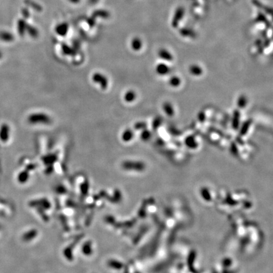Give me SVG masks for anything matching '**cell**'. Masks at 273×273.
<instances>
[{"label":"cell","instance_id":"6da1fadb","mask_svg":"<svg viewBox=\"0 0 273 273\" xmlns=\"http://www.w3.org/2000/svg\"><path fill=\"white\" fill-rule=\"evenodd\" d=\"M27 120L29 124L33 125H50L52 119L50 115L44 113H34L29 116Z\"/></svg>","mask_w":273,"mask_h":273},{"label":"cell","instance_id":"7a4b0ae2","mask_svg":"<svg viewBox=\"0 0 273 273\" xmlns=\"http://www.w3.org/2000/svg\"><path fill=\"white\" fill-rule=\"evenodd\" d=\"M122 168L128 171H142L146 168V164L140 161L127 160L122 163Z\"/></svg>","mask_w":273,"mask_h":273},{"label":"cell","instance_id":"3957f363","mask_svg":"<svg viewBox=\"0 0 273 273\" xmlns=\"http://www.w3.org/2000/svg\"><path fill=\"white\" fill-rule=\"evenodd\" d=\"M92 80L94 83L99 84L100 87L103 90L106 89L108 87L109 80L108 77L105 76L103 73L99 72H95L92 75Z\"/></svg>","mask_w":273,"mask_h":273},{"label":"cell","instance_id":"277c9868","mask_svg":"<svg viewBox=\"0 0 273 273\" xmlns=\"http://www.w3.org/2000/svg\"><path fill=\"white\" fill-rule=\"evenodd\" d=\"M171 67L164 62L158 63L155 67V72L159 76H166L169 75L171 72Z\"/></svg>","mask_w":273,"mask_h":273},{"label":"cell","instance_id":"5b68a950","mask_svg":"<svg viewBox=\"0 0 273 273\" xmlns=\"http://www.w3.org/2000/svg\"><path fill=\"white\" fill-rule=\"evenodd\" d=\"M241 113L240 109H235L233 112L232 117V127L235 130H238L241 125Z\"/></svg>","mask_w":273,"mask_h":273},{"label":"cell","instance_id":"8992f818","mask_svg":"<svg viewBox=\"0 0 273 273\" xmlns=\"http://www.w3.org/2000/svg\"><path fill=\"white\" fill-rule=\"evenodd\" d=\"M184 144L186 147L192 150L196 149L199 147V142L197 138L193 135L186 136L184 140Z\"/></svg>","mask_w":273,"mask_h":273},{"label":"cell","instance_id":"52a82bcc","mask_svg":"<svg viewBox=\"0 0 273 273\" xmlns=\"http://www.w3.org/2000/svg\"><path fill=\"white\" fill-rule=\"evenodd\" d=\"M162 108L164 114L168 117H173L175 115V107L173 104L169 101H166L163 104Z\"/></svg>","mask_w":273,"mask_h":273},{"label":"cell","instance_id":"ba28073f","mask_svg":"<svg viewBox=\"0 0 273 273\" xmlns=\"http://www.w3.org/2000/svg\"><path fill=\"white\" fill-rule=\"evenodd\" d=\"M189 72L194 77H200L203 74L204 70L201 66L197 64H192L189 67Z\"/></svg>","mask_w":273,"mask_h":273},{"label":"cell","instance_id":"9c48e42d","mask_svg":"<svg viewBox=\"0 0 273 273\" xmlns=\"http://www.w3.org/2000/svg\"><path fill=\"white\" fill-rule=\"evenodd\" d=\"M249 104V99L247 96L245 94H241L238 96L237 100V106L238 109H245Z\"/></svg>","mask_w":273,"mask_h":273},{"label":"cell","instance_id":"30bf717a","mask_svg":"<svg viewBox=\"0 0 273 273\" xmlns=\"http://www.w3.org/2000/svg\"><path fill=\"white\" fill-rule=\"evenodd\" d=\"M252 124V121L251 120H247L245 121L242 125H240L238 128V130H240V134L242 136H244L247 134Z\"/></svg>","mask_w":273,"mask_h":273},{"label":"cell","instance_id":"8fae6325","mask_svg":"<svg viewBox=\"0 0 273 273\" xmlns=\"http://www.w3.org/2000/svg\"><path fill=\"white\" fill-rule=\"evenodd\" d=\"M134 137V132L130 128H127L121 134L122 141L125 142H129Z\"/></svg>","mask_w":273,"mask_h":273},{"label":"cell","instance_id":"7c38bea8","mask_svg":"<svg viewBox=\"0 0 273 273\" xmlns=\"http://www.w3.org/2000/svg\"><path fill=\"white\" fill-rule=\"evenodd\" d=\"M137 99V93L133 90H128L124 95V99L127 103H132Z\"/></svg>","mask_w":273,"mask_h":273},{"label":"cell","instance_id":"4fadbf2b","mask_svg":"<svg viewBox=\"0 0 273 273\" xmlns=\"http://www.w3.org/2000/svg\"><path fill=\"white\" fill-rule=\"evenodd\" d=\"M158 56L161 60L163 61H171L173 60V55L166 50H161L158 53Z\"/></svg>","mask_w":273,"mask_h":273},{"label":"cell","instance_id":"5bb4252c","mask_svg":"<svg viewBox=\"0 0 273 273\" xmlns=\"http://www.w3.org/2000/svg\"><path fill=\"white\" fill-rule=\"evenodd\" d=\"M182 83L181 79L178 75L171 76L168 80V84L172 88L179 87Z\"/></svg>","mask_w":273,"mask_h":273},{"label":"cell","instance_id":"9a60e30c","mask_svg":"<svg viewBox=\"0 0 273 273\" xmlns=\"http://www.w3.org/2000/svg\"><path fill=\"white\" fill-rule=\"evenodd\" d=\"M152 137V132L148 130L147 128L144 129L141 132L140 138L141 140L144 142H147L151 139Z\"/></svg>","mask_w":273,"mask_h":273},{"label":"cell","instance_id":"2e32d148","mask_svg":"<svg viewBox=\"0 0 273 273\" xmlns=\"http://www.w3.org/2000/svg\"><path fill=\"white\" fill-rule=\"evenodd\" d=\"M163 123V119L160 116H157L153 120L152 127L154 130H157L160 127Z\"/></svg>","mask_w":273,"mask_h":273},{"label":"cell","instance_id":"e0dca14e","mask_svg":"<svg viewBox=\"0 0 273 273\" xmlns=\"http://www.w3.org/2000/svg\"><path fill=\"white\" fill-rule=\"evenodd\" d=\"M134 127V128L137 130H143L144 129H146L147 127V124L145 121H137L133 125Z\"/></svg>","mask_w":273,"mask_h":273},{"label":"cell","instance_id":"ac0fdd59","mask_svg":"<svg viewBox=\"0 0 273 273\" xmlns=\"http://www.w3.org/2000/svg\"><path fill=\"white\" fill-rule=\"evenodd\" d=\"M9 135V128L7 125H4L2 127L1 132V137L4 141H7Z\"/></svg>","mask_w":273,"mask_h":273},{"label":"cell","instance_id":"d6986e66","mask_svg":"<svg viewBox=\"0 0 273 273\" xmlns=\"http://www.w3.org/2000/svg\"><path fill=\"white\" fill-rule=\"evenodd\" d=\"M56 156L55 154H48L47 156H44L43 158L44 162L47 164H51L54 163L55 161L56 160Z\"/></svg>","mask_w":273,"mask_h":273},{"label":"cell","instance_id":"ffe728a7","mask_svg":"<svg viewBox=\"0 0 273 273\" xmlns=\"http://www.w3.org/2000/svg\"><path fill=\"white\" fill-rule=\"evenodd\" d=\"M132 48L135 51H138L142 47V44L140 40H138L137 39H135L133 41L132 44Z\"/></svg>","mask_w":273,"mask_h":273},{"label":"cell","instance_id":"44dd1931","mask_svg":"<svg viewBox=\"0 0 273 273\" xmlns=\"http://www.w3.org/2000/svg\"><path fill=\"white\" fill-rule=\"evenodd\" d=\"M197 119L200 122H204L206 120V114L204 111H200L197 115Z\"/></svg>","mask_w":273,"mask_h":273},{"label":"cell","instance_id":"7402d4cb","mask_svg":"<svg viewBox=\"0 0 273 273\" xmlns=\"http://www.w3.org/2000/svg\"><path fill=\"white\" fill-rule=\"evenodd\" d=\"M20 178L21 180H26L27 178H28V174L27 172H25V171H24V172H22L21 174H20Z\"/></svg>","mask_w":273,"mask_h":273}]
</instances>
